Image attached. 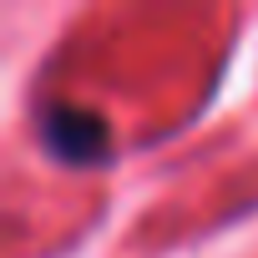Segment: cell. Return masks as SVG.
I'll return each instance as SVG.
<instances>
[{
	"instance_id": "1",
	"label": "cell",
	"mask_w": 258,
	"mask_h": 258,
	"mask_svg": "<svg viewBox=\"0 0 258 258\" xmlns=\"http://www.w3.org/2000/svg\"><path fill=\"white\" fill-rule=\"evenodd\" d=\"M36 142L61 167H101V162H111V126L96 111L76 106V101H46L36 111Z\"/></svg>"
}]
</instances>
